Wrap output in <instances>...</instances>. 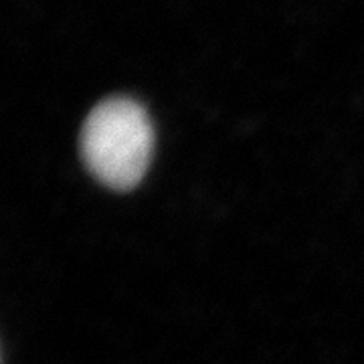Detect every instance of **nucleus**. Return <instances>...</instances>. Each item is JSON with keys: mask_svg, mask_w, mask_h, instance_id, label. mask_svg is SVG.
<instances>
[{"mask_svg": "<svg viewBox=\"0 0 364 364\" xmlns=\"http://www.w3.org/2000/svg\"><path fill=\"white\" fill-rule=\"evenodd\" d=\"M79 144L83 162L97 181L114 191H130L150 166L154 128L138 102L107 97L90 112Z\"/></svg>", "mask_w": 364, "mask_h": 364, "instance_id": "obj_1", "label": "nucleus"}]
</instances>
